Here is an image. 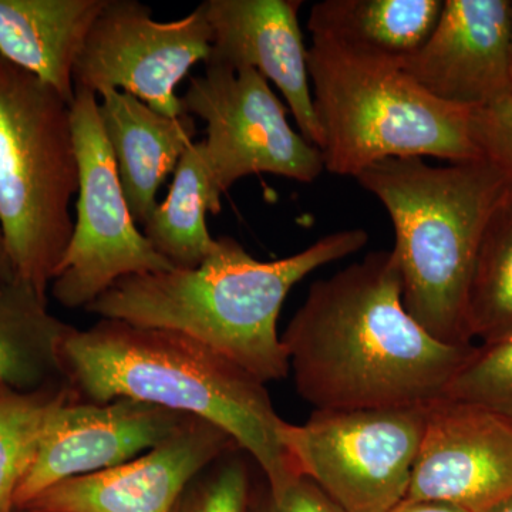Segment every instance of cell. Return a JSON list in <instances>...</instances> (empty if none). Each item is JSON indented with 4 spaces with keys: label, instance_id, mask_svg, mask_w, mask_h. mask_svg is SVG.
Wrapping results in <instances>:
<instances>
[{
    "label": "cell",
    "instance_id": "cell-1",
    "mask_svg": "<svg viewBox=\"0 0 512 512\" xmlns=\"http://www.w3.org/2000/svg\"><path fill=\"white\" fill-rule=\"evenodd\" d=\"M282 343L296 390L315 410L430 406L473 348L440 342L406 311L392 251L313 282Z\"/></svg>",
    "mask_w": 512,
    "mask_h": 512
},
{
    "label": "cell",
    "instance_id": "cell-2",
    "mask_svg": "<svg viewBox=\"0 0 512 512\" xmlns=\"http://www.w3.org/2000/svg\"><path fill=\"white\" fill-rule=\"evenodd\" d=\"M63 377L82 402L133 399L211 421L261 468L274 491L302 477L281 440L268 389L227 356L174 330L101 319L67 332Z\"/></svg>",
    "mask_w": 512,
    "mask_h": 512
},
{
    "label": "cell",
    "instance_id": "cell-3",
    "mask_svg": "<svg viewBox=\"0 0 512 512\" xmlns=\"http://www.w3.org/2000/svg\"><path fill=\"white\" fill-rule=\"evenodd\" d=\"M365 229L333 232L298 254L262 262L231 237L197 268L121 278L86 311L144 328L174 330L210 346L262 382L289 375L278 318L291 289L320 266L356 254Z\"/></svg>",
    "mask_w": 512,
    "mask_h": 512
},
{
    "label": "cell",
    "instance_id": "cell-4",
    "mask_svg": "<svg viewBox=\"0 0 512 512\" xmlns=\"http://www.w3.org/2000/svg\"><path fill=\"white\" fill-rule=\"evenodd\" d=\"M356 180L393 222L406 311L440 342L473 345L468 285L485 229L512 195L511 178L485 160L437 167L412 157L380 161Z\"/></svg>",
    "mask_w": 512,
    "mask_h": 512
},
{
    "label": "cell",
    "instance_id": "cell-5",
    "mask_svg": "<svg viewBox=\"0 0 512 512\" xmlns=\"http://www.w3.org/2000/svg\"><path fill=\"white\" fill-rule=\"evenodd\" d=\"M308 70L329 173L357 178L389 158L484 160L473 109L431 96L399 64L312 37Z\"/></svg>",
    "mask_w": 512,
    "mask_h": 512
},
{
    "label": "cell",
    "instance_id": "cell-6",
    "mask_svg": "<svg viewBox=\"0 0 512 512\" xmlns=\"http://www.w3.org/2000/svg\"><path fill=\"white\" fill-rule=\"evenodd\" d=\"M70 106L0 56V231L13 272L43 296L74 228L79 164Z\"/></svg>",
    "mask_w": 512,
    "mask_h": 512
},
{
    "label": "cell",
    "instance_id": "cell-7",
    "mask_svg": "<svg viewBox=\"0 0 512 512\" xmlns=\"http://www.w3.org/2000/svg\"><path fill=\"white\" fill-rule=\"evenodd\" d=\"M426 410H313L303 424L282 419L279 440L343 511L389 512L409 493Z\"/></svg>",
    "mask_w": 512,
    "mask_h": 512
},
{
    "label": "cell",
    "instance_id": "cell-8",
    "mask_svg": "<svg viewBox=\"0 0 512 512\" xmlns=\"http://www.w3.org/2000/svg\"><path fill=\"white\" fill-rule=\"evenodd\" d=\"M70 117L79 164V201L52 293L64 308L86 309L121 278L170 271L174 266L137 228L101 127L96 94L76 92Z\"/></svg>",
    "mask_w": 512,
    "mask_h": 512
},
{
    "label": "cell",
    "instance_id": "cell-9",
    "mask_svg": "<svg viewBox=\"0 0 512 512\" xmlns=\"http://www.w3.org/2000/svg\"><path fill=\"white\" fill-rule=\"evenodd\" d=\"M181 101L185 113L207 124L202 141L222 194L248 175L312 183L325 170L319 148L293 130L286 107L251 67L205 63V72L191 77Z\"/></svg>",
    "mask_w": 512,
    "mask_h": 512
},
{
    "label": "cell",
    "instance_id": "cell-10",
    "mask_svg": "<svg viewBox=\"0 0 512 512\" xmlns=\"http://www.w3.org/2000/svg\"><path fill=\"white\" fill-rule=\"evenodd\" d=\"M211 46L201 5L183 19L157 22L143 3L107 0L74 66V92L120 90L164 116H184L175 87L207 62Z\"/></svg>",
    "mask_w": 512,
    "mask_h": 512
},
{
    "label": "cell",
    "instance_id": "cell-11",
    "mask_svg": "<svg viewBox=\"0 0 512 512\" xmlns=\"http://www.w3.org/2000/svg\"><path fill=\"white\" fill-rule=\"evenodd\" d=\"M511 497L510 421L448 397L427 406L406 500L484 512Z\"/></svg>",
    "mask_w": 512,
    "mask_h": 512
},
{
    "label": "cell",
    "instance_id": "cell-12",
    "mask_svg": "<svg viewBox=\"0 0 512 512\" xmlns=\"http://www.w3.org/2000/svg\"><path fill=\"white\" fill-rule=\"evenodd\" d=\"M187 414L133 399L82 402L76 396L52 414L35 460L15 495V510L52 485L133 460L180 429Z\"/></svg>",
    "mask_w": 512,
    "mask_h": 512
},
{
    "label": "cell",
    "instance_id": "cell-13",
    "mask_svg": "<svg viewBox=\"0 0 512 512\" xmlns=\"http://www.w3.org/2000/svg\"><path fill=\"white\" fill-rule=\"evenodd\" d=\"M235 448L241 447L220 427L188 416L180 429L141 456L52 485L19 510L170 512L192 478Z\"/></svg>",
    "mask_w": 512,
    "mask_h": 512
},
{
    "label": "cell",
    "instance_id": "cell-14",
    "mask_svg": "<svg viewBox=\"0 0 512 512\" xmlns=\"http://www.w3.org/2000/svg\"><path fill=\"white\" fill-rule=\"evenodd\" d=\"M511 0H444L429 39L400 67L431 96L478 109L510 94Z\"/></svg>",
    "mask_w": 512,
    "mask_h": 512
},
{
    "label": "cell",
    "instance_id": "cell-15",
    "mask_svg": "<svg viewBox=\"0 0 512 512\" xmlns=\"http://www.w3.org/2000/svg\"><path fill=\"white\" fill-rule=\"evenodd\" d=\"M212 30L205 63L251 67L281 90L302 134L320 147L308 49L299 25L298 0H207L201 3Z\"/></svg>",
    "mask_w": 512,
    "mask_h": 512
},
{
    "label": "cell",
    "instance_id": "cell-16",
    "mask_svg": "<svg viewBox=\"0 0 512 512\" xmlns=\"http://www.w3.org/2000/svg\"><path fill=\"white\" fill-rule=\"evenodd\" d=\"M99 117L116 160L121 187L136 224L146 225L157 192L194 143V117H168L131 94L107 89L99 94Z\"/></svg>",
    "mask_w": 512,
    "mask_h": 512
},
{
    "label": "cell",
    "instance_id": "cell-17",
    "mask_svg": "<svg viewBox=\"0 0 512 512\" xmlns=\"http://www.w3.org/2000/svg\"><path fill=\"white\" fill-rule=\"evenodd\" d=\"M107 0H0V56L74 101L73 72Z\"/></svg>",
    "mask_w": 512,
    "mask_h": 512
},
{
    "label": "cell",
    "instance_id": "cell-18",
    "mask_svg": "<svg viewBox=\"0 0 512 512\" xmlns=\"http://www.w3.org/2000/svg\"><path fill=\"white\" fill-rule=\"evenodd\" d=\"M443 0H325L309 13L312 37L400 64L429 39Z\"/></svg>",
    "mask_w": 512,
    "mask_h": 512
},
{
    "label": "cell",
    "instance_id": "cell-19",
    "mask_svg": "<svg viewBox=\"0 0 512 512\" xmlns=\"http://www.w3.org/2000/svg\"><path fill=\"white\" fill-rule=\"evenodd\" d=\"M72 326L18 276H0V387L33 392L64 380L60 349Z\"/></svg>",
    "mask_w": 512,
    "mask_h": 512
},
{
    "label": "cell",
    "instance_id": "cell-20",
    "mask_svg": "<svg viewBox=\"0 0 512 512\" xmlns=\"http://www.w3.org/2000/svg\"><path fill=\"white\" fill-rule=\"evenodd\" d=\"M221 197L204 141L192 143L175 168L167 197L144 225V235L174 268H197L217 244L207 215L221 211Z\"/></svg>",
    "mask_w": 512,
    "mask_h": 512
},
{
    "label": "cell",
    "instance_id": "cell-21",
    "mask_svg": "<svg viewBox=\"0 0 512 512\" xmlns=\"http://www.w3.org/2000/svg\"><path fill=\"white\" fill-rule=\"evenodd\" d=\"M471 340L494 342L512 335V195L485 229L466 301Z\"/></svg>",
    "mask_w": 512,
    "mask_h": 512
},
{
    "label": "cell",
    "instance_id": "cell-22",
    "mask_svg": "<svg viewBox=\"0 0 512 512\" xmlns=\"http://www.w3.org/2000/svg\"><path fill=\"white\" fill-rule=\"evenodd\" d=\"M73 392L66 380L33 392L0 387V512L15 511V495L52 414Z\"/></svg>",
    "mask_w": 512,
    "mask_h": 512
},
{
    "label": "cell",
    "instance_id": "cell-23",
    "mask_svg": "<svg viewBox=\"0 0 512 512\" xmlns=\"http://www.w3.org/2000/svg\"><path fill=\"white\" fill-rule=\"evenodd\" d=\"M444 397L484 407L512 424V335L473 345Z\"/></svg>",
    "mask_w": 512,
    "mask_h": 512
},
{
    "label": "cell",
    "instance_id": "cell-24",
    "mask_svg": "<svg viewBox=\"0 0 512 512\" xmlns=\"http://www.w3.org/2000/svg\"><path fill=\"white\" fill-rule=\"evenodd\" d=\"M242 451H228L201 470L170 512H248L251 474Z\"/></svg>",
    "mask_w": 512,
    "mask_h": 512
},
{
    "label": "cell",
    "instance_id": "cell-25",
    "mask_svg": "<svg viewBox=\"0 0 512 512\" xmlns=\"http://www.w3.org/2000/svg\"><path fill=\"white\" fill-rule=\"evenodd\" d=\"M471 130L484 160L512 180V94L471 110Z\"/></svg>",
    "mask_w": 512,
    "mask_h": 512
},
{
    "label": "cell",
    "instance_id": "cell-26",
    "mask_svg": "<svg viewBox=\"0 0 512 512\" xmlns=\"http://www.w3.org/2000/svg\"><path fill=\"white\" fill-rule=\"evenodd\" d=\"M248 512H345L306 477L296 478L282 490L251 491Z\"/></svg>",
    "mask_w": 512,
    "mask_h": 512
},
{
    "label": "cell",
    "instance_id": "cell-27",
    "mask_svg": "<svg viewBox=\"0 0 512 512\" xmlns=\"http://www.w3.org/2000/svg\"><path fill=\"white\" fill-rule=\"evenodd\" d=\"M389 512H467L454 505L436 501L404 500Z\"/></svg>",
    "mask_w": 512,
    "mask_h": 512
},
{
    "label": "cell",
    "instance_id": "cell-28",
    "mask_svg": "<svg viewBox=\"0 0 512 512\" xmlns=\"http://www.w3.org/2000/svg\"><path fill=\"white\" fill-rule=\"evenodd\" d=\"M0 276H16L15 272H13L12 264H10L2 231H0Z\"/></svg>",
    "mask_w": 512,
    "mask_h": 512
},
{
    "label": "cell",
    "instance_id": "cell-29",
    "mask_svg": "<svg viewBox=\"0 0 512 512\" xmlns=\"http://www.w3.org/2000/svg\"><path fill=\"white\" fill-rule=\"evenodd\" d=\"M484 512H512V497L508 498V500L503 501V503L488 508V510Z\"/></svg>",
    "mask_w": 512,
    "mask_h": 512
},
{
    "label": "cell",
    "instance_id": "cell-30",
    "mask_svg": "<svg viewBox=\"0 0 512 512\" xmlns=\"http://www.w3.org/2000/svg\"><path fill=\"white\" fill-rule=\"evenodd\" d=\"M510 94H512V0H511V46H510Z\"/></svg>",
    "mask_w": 512,
    "mask_h": 512
},
{
    "label": "cell",
    "instance_id": "cell-31",
    "mask_svg": "<svg viewBox=\"0 0 512 512\" xmlns=\"http://www.w3.org/2000/svg\"><path fill=\"white\" fill-rule=\"evenodd\" d=\"M13 512H30V511H28V510H15Z\"/></svg>",
    "mask_w": 512,
    "mask_h": 512
}]
</instances>
